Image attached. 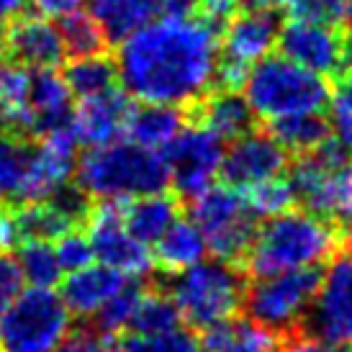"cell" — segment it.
Segmentation results:
<instances>
[{
    "label": "cell",
    "mask_w": 352,
    "mask_h": 352,
    "mask_svg": "<svg viewBox=\"0 0 352 352\" xmlns=\"http://www.w3.org/2000/svg\"><path fill=\"white\" fill-rule=\"evenodd\" d=\"M113 352H198V340L186 324L160 332H126Z\"/></svg>",
    "instance_id": "obj_33"
},
{
    "label": "cell",
    "mask_w": 352,
    "mask_h": 352,
    "mask_svg": "<svg viewBox=\"0 0 352 352\" xmlns=\"http://www.w3.org/2000/svg\"><path fill=\"white\" fill-rule=\"evenodd\" d=\"M65 80H67L69 90L78 93L80 98L93 96V93H100V90H108L116 85V62L106 57L103 52L88 54V57H75L69 62L67 72H65Z\"/></svg>",
    "instance_id": "obj_31"
},
{
    "label": "cell",
    "mask_w": 352,
    "mask_h": 352,
    "mask_svg": "<svg viewBox=\"0 0 352 352\" xmlns=\"http://www.w3.org/2000/svg\"><path fill=\"white\" fill-rule=\"evenodd\" d=\"M8 52L29 69H57L65 62V41L59 26L47 16H19L6 34Z\"/></svg>",
    "instance_id": "obj_18"
},
{
    "label": "cell",
    "mask_w": 352,
    "mask_h": 352,
    "mask_svg": "<svg viewBox=\"0 0 352 352\" xmlns=\"http://www.w3.org/2000/svg\"><path fill=\"white\" fill-rule=\"evenodd\" d=\"M23 242L16 208L0 204V252H10Z\"/></svg>",
    "instance_id": "obj_43"
},
{
    "label": "cell",
    "mask_w": 352,
    "mask_h": 352,
    "mask_svg": "<svg viewBox=\"0 0 352 352\" xmlns=\"http://www.w3.org/2000/svg\"><path fill=\"white\" fill-rule=\"evenodd\" d=\"M177 324L183 322L170 296L160 291H142L129 332H160V329H170Z\"/></svg>",
    "instance_id": "obj_36"
},
{
    "label": "cell",
    "mask_w": 352,
    "mask_h": 352,
    "mask_svg": "<svg viewBox=\"0 0 352 352\" xmlns=\"http://www.w3.org/2000/svg\"><path fill=\"white\" fill-rule=\"evenodd\" d=\"M31 78L34 72L21 62H0V118L13 134L34 131Z\"/></svg>",
    "instance_id": "obj_28"
},
{
    "label": "cell",
    "mask_w": 352,
    "mask_h": 352,
    "mask_svg": "<svg viewBox=\"0 0 352 352\" xmlns=\"http://www.w3.org/2000/svg\"><path fill=\"white\" fill-rule=\"evenodd\" d=\"M329 134L352 155V69L342 72L329 90Z\"/></svg>",
    "instance_id": "obj_37"
},
{
    "label": "cell",
    "mask_w": 352,
    "mask_h": 352,
    "mask_svg": "<svg viewBox=\"0 0 352 352\" xmlns=\"http://www.w3.org/2000/svg\"><path fill=\"white\" fill-rule=\"evenodd\" d=\"M90 13L108 41H124L165 13V0H90Z\"/></svg>",
    "instance_id": "obj_24"
},
{
    "label": "cell",
    "mask_w": 352,
    "mask_h": 352,
    "mask_svg": "<svg viewBox=\"0 0 352 352\" xmlns=\"http://www.w3.org/2000/svg\"><path fill=\"white\" fill-rule=\"evenodd\" d=\"M342 21H347V26H350V34H352V0H344V16Z\"/></svg>",
    "instance_id": "obj_48"
},
{
    "label": "cell",
    "mask_w": 352,
    "mask_h": 352,
    "mask_svg": "<svg viewBox=\"0 0 352 352\" xmlns=\"http://www.w3.org/2000/svg\"><path fill=\"white\" fill-rule=\"evenodd\" d=\"M340 247V234L332 221L311 211L288 208L285 214L265 219L254 229L250 250L242 257L252 278L291 270H316L327 265Z\"/></svg>",
    "instance_id": "obj_2"
},
{
    "label": "cell",
    "mask_w": 352,
    "mask_h": 352,
    "mask_svg": "<svg viewBox=\"0 0 352 352\" xmlns=\"http://www.w3.org/2000/svg\"><path fill=\"white\" fill-rule=\"evenodd\" d=\"M278 21L275 13L263 8H250L234 13L219 41V62L250 72L254 62L267 57L278 44Z\"/></svg>",
    "instance_id": "obj_17"
},
{
    "label": "cell",
    "mask_w": 352,
    "mask_h": 352,
    "mask_svg": "<svg viewBox=\"0 0 352 352\" xmlns=\"http://www.w3.org/2000/svg\"><path fill=\"white\" fill-rule=\"evenodd\" d=\"M16 263L21 267L23 283L36 285V288H54L62 280V267L57 263L54 247L47 239H23L19 247Z\"/></svg>",
    "instance_id": "obj_30"
},
{
    "label": "cell",
    "mask_w": 352,
    "mask_h": 352,
    "mask_svg": "<svg viewBox=\"0 0 352 352\" xmlns=\"http://www.w3.org/2000/svg\"><path fill=\"white\" fill-rule=\"evenodd\" d=\"M23 288V275L10 252H0V311L8 306Z\"/></svg>",
    "instance_id": "obj_41"
},
{
    "label": "cell",
    "mask_w": 352,
    "mask_h": 352,
    "mask_svg": "<svg viewBox=\"0 0 352 352\" xmlns=\"http://www.w3.org/2000/svg\"><path fill=\"white\" fill-rule=\"evenodd\" d=\"M285 10L291 19L337 23L344 16V0H291V6Z\"/></svg>",
    "instance_id": "obj_40"
},
{
    "label": "cell",
    "mask_w": 352,
    "mask_h": 352,
    "mask_svg": "<svg viewBox=\"0 0 352 352\" xmlns=\"http://www.w3.org/2000/svg\"><path fill=\"white\" fill-rule=\"evenodd\" d=\"M124 204L121 201H98L88 214V239L93 254L100 265L131 283L144 280L155 270V257L149 245L139 242L124 224Z\"/></svg>",
    "instance_id": "obj_10"
},
{
    "label": "cell",
    "mask_w": 352,
    "mask_h": 352,
    "mask_svg": "<svg viewBox=\"0 0 352 352\" xmlns=\"http://www.w3.org/2000/svg\"><path fill=\"white\" fill-rule=\"evenodd\" d=\"M72 334V314L52 288H21L0 311V352H54Z\"/></svg>",
    "instance_id": "obj_7"
},
{
    "label": "cell",
    "mask_w": 352,
    "mask_h": 352,
    "mask_svg": "<svg viewBox=\"0 0 352 352\" xmlns=\"http://www.w3.org/2000/svg\"><path fill=\"white\" fill-rule=\"evenodd\" d=\"M23 6H26V0H0V23L19 19Z\"/></svg>",
    "instance_id": "obj_46"
},
{
    "label": "cell",
    "mask_w": 352,
    "mask_h": 352,
    "mask_svg": "<svg viewBox=\"0 0 352 352\" xmlns=\"http://www.w3.org/2000/svg\"><path fill=\"white\" fill-rule=\"evenodd\" d=\"M347 247H350V257H352V229H350V236H347Z\"/></svg>",
    "instance_id": "obj_50"
},
{
    "label": "cell",
    "mask_w": 352,
    "mask_h": 352,
    "mask_svg": "<svg viewBox=\"0 0 352 352\" xmlns=\"http://www.w3.org/2000/svg\"><path fill=\"white\" fill-rule=\"evenodd\" d=\"M85 0H31V6L39 10V16H47V19H62L72 10L82 8Z\"/></svg>",
    "instance_id": "obj_45"
},
{
    "label": "cell",
    "mask_w": 352,
    "mask_h": 352,
    "mask_svg": "<svg viewBox=\"0 0 352 352\" xmlns=\"http://www.w3.org/2000/svg\"><path fill=\"white\" fill-rule=\"evenodd\" d=\"M329 90L332 85L324 75L296 65L283 54H267L254 62L242 85L250 111L267 124L288 116L322 113L329 100Z\"/></svg>",
    "instance_id": "obj_4"
},
{
    "label": "cell",
    "mask_w": 352,
    "mask_h": 352,
    "mask_svg": "<svg viewBox=\"0 0 352 352\" xmlns=\"http://www.w3.org/2000/svg\"><path fill=\"white\" fill-rule=\"evenodd\" d=\"M334 352H352V347H340V350H334Z\"/></svg>",
    "instance_id": "obj_51"
},
{
    "label": "cell",
    "mask_w": 352,
    "mask_h": 352,
    "mask_svg": "<svg viewBox=\"0 0 352 352\" xmlns=\"http://www.w3.org/2000/svg\"><path fill=\"white\" fill-rule=\"evenodd\" d=\"M75 180L80 193L96 201L121 204L157 190H167L170 186L165 157L121 139L100 147H88L85 155L78 157Z\"/></svg>",
    "instance_id": "obj_3"
},
{
    "label": "cell",
    "mask_w": 352,
    "mask_h": 352,
    "mask_svg": "<svg viewBox=\"0 0 352 352\" xmlns=\"http://www.w3.org/2000/svg\"><path fill=\"white\" fill-rule=\"evenodd\" d=\"M219 67V34L204 16H170L118 41L116 72L139 103L186 106L204 98Z\"/></svg>",
    "instance_id": "obj_1"
},
{
    "label": "cell",
    "mask_w": 352,
    "mask_h": 352,
    "mask_svg": "<svg viewBox=\"0 0 352 352\" xmlns=\"http://www.w3.org/2000/svg\"><path fill=\"white\" fill-rule=\"evenodd\" d=\"M129 280L113 273L111 267L100 263H93L82 270L67 273V278L62 280L59 296L65 306L69 309L72 316L80 319H96V314L106 306V301L113 294H118Z\"/></svg>",
    "instance_id": "obj_20"
},
{
    "label": "cell",
    "mask_w": 352,
    "mask_h": 352,
    "mask_svg": "<svg viewBox=\"0 0 352 352\" xmlns=\"http://www.w3.org/2000/svg\"><path fill=\"white\" fill-rule=\"evenodd\" d=\"M288 180L294 186L296 201H301L306 211L332 224H352L350 152L334 137L298 157Z\"/></svg>",
    "instance_id": "obj_6"
},
{
    "label": "cell",
    "mask_w": 352,
    "mask_h": 352,
    "mask_svg": "<svg viewBox=\"0 0 352 352\" xmlns=\"http://www.w3.org/2000/svg\"><path fill=\"white\" fill-rule=\"evenodd\" d=\"M288 167V152H285L273 134L247 131L232 142V147L224 152L221 160V175L229 186L245 190L250 186H257L263 180L278 177Z\"/></svg>",
    "instance_id": "obj_16"
},
{
    "label": "cell",
    "mask_w": 352,
    "mask_h": 352,
    "mask_svg": "<svg viewBox=\"0 0 352 352\" xmlns=\"http://www.w3.org/2000/svg\"><path fill=\"white\" fill-rule=\"evenodd\" d=\"M124 224L144 245H155L177 219V201L167 190L124 201Z\"/></svg>",
    "instance_id": "obj_26"
},
{
    "label": "cell",
    "mask_w": 352,
    "mask_h": 352,
    "mask_svg": "<svg viewBox=\"0 0 352 352\" xmlns=\"http://www.w3.org/2000/svg\"><path fill=\"white\" fill-rule=\"evenodd\" d=\"M280 54L316 75H342L352 69V39H344L334 23L288 19L278 31Z\"/></svg>",
    "instance_id": "obj_11"
},
{
    "label": "cell",
    "mask_w": 352,
    "mask_h": 352,
    "mask_svg": "<svg viewBox=\"0 0 352 352\" xmlns=\"http://www.w3.org/2000/svg\"><path fill=\"white\" fill-rule=\"evenodd\" d=\"M250 3H252V8H263V10H270V13L285 10L291 6V0H250Z\"/></svg>",
    "instance_id": "obj_47"
},
{
    "label": "cell",
    "mask_w": 352,
    "mask_h": 352,
    "mask_svg": "<svg viewBox=\"0 0 352 352\" xmlns=\"http://www.w3.org/2000/svg\"><path fill=\"white\" fill-rule=\"evenodd\" d=\"M165 165L170 186L180 196L193 198L214 186L216 175L221 173L224 144L204 126H183L175 142L165 149Z\"/></svg>",
    "instance_id": "obj_13"
},
{
    "label": "cell",
    "mask_w": 352,
    "mask_h": 352,
    "mask_svg": "<svg viewBox=\"0 0 352 352\" xmlns=\"http://www.w3.org/2000/svg\"><path fill=\"white\" fill-rule=\"evenodd\" d=\"M242 196H245L247 208L252 211L254 219H273L278 214H285L296 204L294 186L283 175L270 177V180H263L257 186L245 188Z\"/></svg>",
    "instance_id": "obj_35"
},
{
    "label": "cell",
    "mask_w": 352,
    "mask_h": 352,
    "mask_svg": "<svg viewBox=\"0 0 352 352\" xmlns=\"http://www.w3.org/2000/svg\"><path fill=\"white\" fill-rule=\"evenodd\" d=\"M278 352H334L329 342H324L319 334L314 332H296L288 342H280Z\"/></svg>",
    "instance_id": "obj_44"
},
{
    "label": "cell",
    "mask_w": 352,
    "mask_h": 352,
    "mask_svg": "<svg viewBox=\"0 0 352 352\" xmlns=\"http://www.w3.org/2000/svg\"><path fill=\"white\" fill-rule=\"evenodd\" d=\"M39 137V144L29 152V165H26V175L21 183L19 204H34V201L57 196L75 177L80 142L69 124L47 129Z\"/></svg>",
    "instance_id": "obj_12"
},
{
    "label": "cell",
    "mask_w": 352,
    "mask_h": 352,
    "mask_svg": "<svg viewBox=\"0 0 352 352\" xmlns=\"http://www.w3.org/2000/svg\"><path fill=\"white\" fill-rule=\"evenodd\" d=\"M59 23V34L65 41V52L72 57H88V54H98L106 50V34L100 29V23L93 19L90 10H72L67 16H62Z\"/></svg>",
    "instance_id": "obj_32"
},
{
    "label": "cell",
    "mask_w": 352,
    "mask_h": 352,
    "mask_svg": "<svg viewBox=\"0 0 352 352\" xmlns=\"http://www.w3.org/2000/svg\"><path fill=\"white\" fill-rule=\"evenodd\" d=\"M319 288L316 270H291L254 278L245 291V309L250 319L273 332H294L309 316Z\"/></svg>",
    "instance_id": "obj_9"
},
{
    "label": "cell",
    "mask_w": 352,
    "mask_h": 352,
    "mask_svg": "<svg viewBox=\"0 0 352 352\" xmlns=\"http://www.w3.org/2000/svg\"><path fill=\"white\" fill-rule=\"evenodd\" d=\"M245 291L247 285L234 265L214 257L177 273L167 296L188 329L206 332L216 324L234 319L245 306Z\"/></svg>",
    "instance_id": "obj_5"
},
{
    "label": "cell",
    "mask_w": 352,
    "mask_h": 352,
    "mask_svg": "<svg viewBox=\"0 0 352 352\" xmlns=\"http://www.w3.org/2000/svg\"><path fill=\"white\" fill-rule=\"evenodd\" d=\"M0 124H3V118H0Z\"/></svg>",
    "instance_id": "obj_52"
},
{
    "label": "cell",
    "mask_w": 352,
    "mask_h": 352,
    "mask_svg": "<svg viewBox=\"0 0 352 352\" xmlns=\"http://www.w3.org/2000/svg\"><path fill=\"white\" fill-rule=\"evenodd\" d=\"M23 239H47L54 242L59 234H65L69 229L80 224V219H85V206L80 201L78 193L72 190H59L57 196L23 204L16 208Z\"/></svg>",
    "instance_id": "obj_19"
},
{
    "label": "cell",
    "mask_w": 352,
    "mask_h": 352,
    "mask_svg": "<svg viewBox=\"0 0 352 352\" xmlns=\"http://www.w3.org/2000/svg\"><path fill=\"white\" fill-rule=\"evenodd\" d=\"M270 134L275 142L285 149V152H296V155H306L322 147L329 134V124L322 118V113H303V116H288L270 121Z\"/></svg>",
    "instance_id": "obj_29"
},
{
    "label": "cell",
    "mask_w": 352,
    "mask_h": 352,
    "mask_svg": "<svg viewBox=\"0 0 352 352\" xmlns=\"http://www.w3.org/2000/svg\"><path fill=\"white\" fill-rule=\"evenodd\" d=\"M208 247L206 239L190 219H180L177 216L173 224L167 226V232L155 242L152 257L160 270H165L170 275H177L206 260Z\"/></svg>",
    "instance_id": "obj_25"
},
{
    "label": "cell",
    "mask_w": 352,
    "mask_h": 352,
    "mask_svg": "<svg viewBox=\"0 0 352 352\" xmlns=\"http://www.w3.org/2000/svg\"><path fill=\"white\" fill-rule=\"evenodd\" d=\"M311 332L332 347H352V257L329 260L309 311Z\"/></svg>",
    "instance_id": "obj_14"
},
{
    "label": "cell",
    "mask_w": 352,
    "mask_h": 352,
    "mask_svg": "<svg viewBox=\"0 0 352 352\" xmlns=\"http://www.w3.org/2000/svg\"><path fill=\"white\" fill-rule=\"evenodd\" d=\"M131 111H134V98L126 90H100L80 98V103L69 113V129L85 147L111 144L126 134Z\"/></svg>",
    "instance_id": "obj_15"
},
{
    "label": "cell",
    "mask_w": 352,
    "mask_h": 352,
    "mask_svg": "<svg viewBox=\"0 0 352 352\" xmlns=\"http://www.w3.org/2000/svg\"><path fill=\"white\" fill-rule=\"evenodd\" d=\"M280 337L254 319H229L206 329L198 352H278Z\"/></svg>",
    "instance_id": "obj_23"
},
{
    "label": "cell",
    "mask_w": 352,
    "mask_h": 352,
    "mask_svg": "<svg viewBox=\"0 0 352 352\" xmlns=\"http://www.w3.org/2000/svg\"><path fill=\"white\" fill-rule=\"evenodd\" d=\"M54 254H57V263L62 267V273H75V270H82L88 265L96 263V254H93V245L85 232H80L78 226L69 229L65 234H59L54 242Z\"/></svg>",
    "instance_id": "obj_39"
},
{
    "label": "cell",
    "mask_w": 352,
    "mask_h": 352,
    "mask_svg": "<svg viewBox=\"0 0 352 352\" xmlns=\"http://www.w3.org/2000/svg\"><path fill=\"white\" fill-rule=\"evenodd\" d=\"M186 121L180 108L175 106H160V103H142L134 106L131 118H129V142L137 147L165 155V149L175 142V137L183 131Z\"/></svg>",
    "instance_id": "obj_22"
},
{
    "label": "cell",
    "mask_w": 352,
    "mask_h": 352,
    "mask_svg": "<svg viewBox=\"0 0 352 352\" xmlns=\"http://www.w3.org/2000/svg\"><path fill=\"white\" fill-rule=\"evenodd\" d=\"M142 288L129 280L118 294H113L106 301V306L96 314V324H98L100 334H121L129 332L134 311H137V301Z\"/></svg>",
    "instance_id": "obj_38"
},
{
    "label": "cell",
    "mask_w": 352,
    "mask_h": 352,
    "mask_svg": "<svg viewBox=\"0 0 352 352\" xmlns=\"http://www.w3.org/2000/svg\"><path fill=\"white\" fill-rule=\"evenodd\" d=\"M190 201V221L201 229L208 254L224 263H239L254 236V216L242 190L229 183L208 186Z\"/></svg>",
    "instance_id": "obj_8"
},
{
    "label": "cell",
    "mask_w": 352,
    "mask_h": 352,
    "mask_svg": "<svg viewBox=\"0 0 352 352\" xmlns=\"http://www.w3.org/2000/svg\"><path fill=\"white\" fill-rule=\"evenodd\" d=\"M31 149L13 131L0 134V204L19 201Z\"/></svg>",
    "instance_id": "obj_34"
},
{
    "label": "cell",
    "mask_w": 352,
    "mask_h": 352,
    "mask_svg": "<svg viewBox=\"0 0 352 352\" xmlns=\"http://www.w3.org/2000/svg\"><path fill=\"white\" fill-rule=\"evenodd\" d=\"M254 113L239 90H219L196 100V124L221 142H234L252 129Z\"/></svg>",
    "instance_id": "obj_21"
},
{
    "label": "cell",
    "mask_w": 352,
    "mask_h": 352,
    "mask_svg": "<svg viewBox=\"0 0 352 352\" xmlns=\"http://www.w3.org/2000/svg\"><path fill=\"white\" fill-rule=\"evenodd\" d=\"M6 52H8V41H6V31H3V23H0V62L6 57Z\"/></svg>",
    "instance_id": "obj_49"
},
{
    "label": "cell",
    "mask_w": 352,
    "mask_h": 352,
    "mask_svg": "<svg viewBox=\"0 0 352 352\" xmlns=\"http://www.w3.org/2000/svg\"><path fill=\"white\" fill-rule=\"evenodd\" d=\"M31 111H34V131L67 124L72 113V90L65 75L54 69H39L31 78Z\"/></svg>",
    "instance_id": "obj_27"
},
{
    "label": "cell",
    "mask_w": 352,
    "mask_h": 352,
    "mask_svg": "<svg viewBox=\"0 0 352 352\" xmlns=\"http://www.w3.org/2000/svg\"><path fill=\"white\" fill-rule=\"evenodd\" d=\"M54 352H113L106 334L100 332H80L69 334L65 342L59 344Z\"/></svg>",
    "instance_id": "obj_42"
}]
</instances>
